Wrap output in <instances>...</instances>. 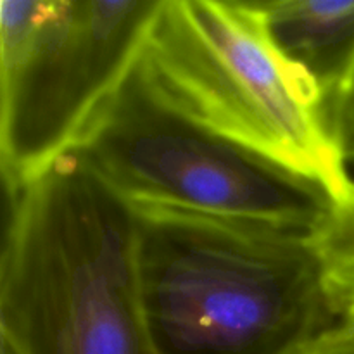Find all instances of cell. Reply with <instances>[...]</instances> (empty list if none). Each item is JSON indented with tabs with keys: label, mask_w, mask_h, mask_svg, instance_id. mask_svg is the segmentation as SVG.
Here are the masks:
<instances>
[{
	"label": "cell",
	"mask_w": 354,
	"mask_h": 354,
	"mask_svg": "<svg viewBox=\"0 0 354 354\" xmlns=\"http://www.w3.org/2000/svg\"><path fill=\"white\" fill-rule=\"evenodd\" d=\"M131 207L156 354H308L334 328L317 230Z\"/></svg>",
	"instance_id": "cell-1"
},
{
	"label": "cell",
	"mask_w": 354,
	"mask_h": 354,
	"mask_svg": "<svg viewBox=\"0 0 354 354\" xmlns=\"http://www.w3.org/2000/svg\"><path fill=\"white\" fill-rule=\"evenodd\" d=\"M73 152L131 206L317 230L334 204L324 183L187 113L156 82L144 52Z\"/></svg>",
	"instance_id": "cell-4"
},
{
	"label": "cell",
	"mask_w": 354,
	"mask_h": 354,
	"mask_svg": "<svg viewBox=\"0 0 354 354\" xmlns=\"http://www.w3.org/2000/svg\"><path fill=\"white\" fill-rule=\"evenodd\" d=\"M280 54L317 85L334 116L354 90V0L256 2Z\"/></svg>",
	"instance_id": "cell-6"
},
{
	"label": "cell",
	"mask_w": 354,
	"mask_h": 354,
	"mask_svg": "<svg viewBox=\"0 0 354 354\" xmlns=\"http://www.w3.org/2000/svg\"><path fill=\"white\" fill-rule=\"evenodd\" d=\"M9 199L0 341L16 354H156L138 299L133 207L76 152Z\"/></svg>",
	"instance_id": "cell-2"
},
{
	"label": "cell",
	"mask_w": 354,
	"mask_h": 354,
	"mask_svg": "<svg viewBox=\"0 0 354 354\" xmlns=\"http://www.w3.org/2000/svg\"><path fill=\"white\" fill-rule=\"evenodd\" d=\"M161 3L0 2V166L7 196L78 147L140 59Z\"/></svg>",
	"instance_id": "cell-5"
},
{
	"label": "cell",
	"mask_w": 354,
	"mask_h": 354,
	"mask_svg": "<svg viewBox=\"0 0 354 354\" xmlns=\"http://www.w3.org/2000/svg\"><path fill=\"white\" fill-rule=\"evenodd\" d=\"M0 354H16V351H14L7 342L0 341Z\"/></svg>",
	"instance_id": "cell-10"
},
{
	"label": "cell",
	"mask_w": 354,
	"mask_h": 354,
	"mask_svg": "<svg viewBox=\"0 0 354 354\" xmlns=\"http://www.w3.org/2000/svg\"><path fill=\"white\" fill-rule=\"evenodd\" d=\"M144 59L201 123L332 196L351 178L324 97L273 45L256 2L162 0Z\"/></svg>",
	"instance_id": "cell-3"
},
{
	"label": "cell",
	"mask_w": 354,
	"mask_h": 354,
	"mask_svg": "<svg viewBox=\"0 0 354 354\" xmlns=\"http://www.w3.org/2000/svg\"><path fill=\"white\" fill-rule=\"evenodd\" d=\"M308 354H354V332L330 330Z\"/></svg>",
	"instance_id": "cell-9"
},
{
	"label": "cell",
	"mask_w": 354,
	"mask_h": 354,
	"mask_svg": "<svg viewBox=\"0 0 354 354\" xmlns=\"http://www.w3.org/2000/svg\"><path fill=\"white\" fill-rule=\"evenodd\" d=\"M325 290L334 315L332 330L354 332V178L334 196L327 220L315 232Z\"/></svg>",
	"instance_id": "cell-7"
},
{
	"label": "cell",
	"mask_w": 354,
	"mask_h": 354,
	"mask_svg": "<svg viewBox=\"0 0 354 354\" xmlns=\"http://www.w3.org/2000/svg\"><path fill=\"white\" fill-rule=\"evenodd\" d=\"M334 133L346 166L354 169V90L334 116Z\"/></svg>",
	"instance_id": "cell-8"
}]
</instances>
